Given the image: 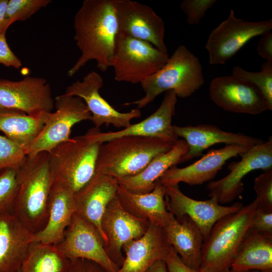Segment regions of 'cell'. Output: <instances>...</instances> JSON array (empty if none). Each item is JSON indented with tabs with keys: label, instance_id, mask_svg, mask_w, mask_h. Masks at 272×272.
I'll use <instances>...</instances> for the list:
<instances>
[{
	"label": "cell",
	"instance_id": "1",
	"mask_svg": "<svg viewBox=\"0 0 272 272\" xmlns=\"http://www.w3.org/2000/svg\"><path fill=\"white\" fill-rule=\"evenodd\" d=\"M74 39L81 55L68 71L73 76L90 60L102 72L112 66L118 33L115 0H85L75 14Z\"/></svg>",
	"mask_w": 272,
	"mask_h": 272
},
{
	"label": "cell",
	"instance_id": "2",
	"mask_svg": "<svg viewBox=\"0 0 272 272\" xmlns=\"http://www.w3.org/2000/svg\"><path fill=\"white\" fill-rule=\"evenodd\" d=\"M19 188L14 214L33 234L41 231L49 217L48 198L53 179L49 153L27 156L17 170Z\"/></svg>",
	"mask_w": 272,
	"mask_h": 272
},
{
	"label": "cell",
	"instance_id": "3",
	"mask_svg": "<svg viewBox=\"0 0 272 272\" xmlns=\"http://www.w3.org/2000/svg\"><path fill=\"white\" fill-rule=\"evenodd\" d=\"M175 143L139 136L114 139L102 144L95 171L116 180L135 175L155 157L169 151Z\"/></svg>",
	"mask_w": 272,
	"mask_h": 272
},
{
	"label": "cell",
	"instance_id": "4",
	"mask_svg": "<svg viewBox=\"0 0 272 272\" xmlns=\"http://www.w3.org/2000/svg\"><path fill=\"white\" fill-rule=\"evenodd\" d=\"M204 83L202 68L198 58L186 46L181 45L160 70L141 82L145 96L124 105L137 104V108L140 109L162 93L170 90L173 91L177 97L187 98Z\"/></svg>",
	"mask_w": 272,
	"mask_h": 272
},
{
	"label": "cell",
	"instance_id": "5",
	"mask_svg": "<svg viewBox=\"0 0 272 272\" xmlns=\"http://www.w3.org/2000/svg\"><path fill=\"white\" fill-rule=\"evenodd\" d=\"M257 208L254 199L214 225L201 249L198 272H228L240 245L250 228Z\"/></svg>",
	"mask_w": 272,
	"mask_h": 272
},
{
	"label": "cell",
	"instance_id": "6",
	"mask_svg": "<svg viewBox=\"0 0 272 272\" xmlns=\"http://www.w3.org/2000/svg\"><path fill=\"white\" fill-rule=\"evenodd\" d=\"M102 143L91 141L85 134L70 138L49 153L53 181L62 184L75 194L93 177Z\"/></svg>",
	"mask_w": 272,
	"mask_h": 272
},
{
	"label": "cell",
	"instance_id": "7",
	"mask_svg": "<svg viewBox=\"0 0 272 272\" xmlns=\"http://www.w3.org/2000/svg\"><path fill=\"white\" fill-rule=\"evenodd\" d=\"M169 56L146 41L117 33L112 64L114 79L137 84L160 70Z\"/></svg>",
	"mask_w": 272,
	"mask_h": 272
},
{
	"label": "cell",
	"instance_id": "8",
	"mask_svg": "<svg viewBox=\"0 0 272 272\" xmlns=\"http://www.w3.org/2000/svg\"><path fill=\"white\" fill-rule=\"evenodd\" d=\"M54 112L46 114L44 126L26 151L33 157L43 152L49 153L60 144L70 139L71 129L82 121L91 120L92 115L84 101L77 96L65 94L54 99Z\"/></svg>",
	"mask_w": 272,
	"mask_h": 272
},
{
	"label": "cell",
	"instance_id": "9",
	"mask_svg": "<svg viewBox=\"0 0 272 272\" xmlns=\"http://www.w3.org/2000/svg\"><path fill=\"white\" fill-rule=\"evenodd\" d=\"M272 29V20L250 22L235 17L231 10L228 18L213 29L207 40L211 64H222L231 59L251 39Z\"/></svg>",
	"mask_w": 272,
	"mask_h": 272
},
{
	"label": "cell",
	"instance_id": "10",
	"mask_svg": "<svg viewBox=\"0 0 272 272\" xmlns=\"http://www.w3.org/2000/svg\"><path fill=\"white\" fill-rule=\"evenodd\" d=\"M0 107L19 110L44 119L54 107V99L45 78L27 76L19 81L0 78Z\"/></svg>",
	"mask_w": 272,
	"mask_h": 272
},
{
	"label": "cell",
	"instance_id": "11",
	"mask_svg": "<svg viewBox=\"0 0 272 272\" xmlns=\"http://www.w3.org/2000/svg\"><path fill=\"white\" fill-rule=\"evenodd\" d=\"M238 162L230 163L227 168L229 173L223 178L211 181L207 188L209 196L217 199L224 205L233 201L243 191V178L255 170L263 171L272 169V138L256 145L241 154Z\"/></svg>",
	"mask_w": 272,
	"mask_h": 272
},
{
	"label": "cell",
	"instance_id": "12",
	"mask_svg": "<svg viewBox=\"0 0 272 272\" xmlns=\"http://www.w3.org/2000/svg\"><path fill=\"white\" fill-rule=\"evenodd\" d=\"M55 245L70 260L79 258L91 260L108 272H116L119 268L107 254L104 241L97 229L76 213L62 239Z\"/></svg>",
	"mask_w": 272,
	"mask_h": 272
},
{
	"label": "cell",
	"instance_id": "13",
	"mask_svg": "<svg viewBox=\"0 0 272 272\" xmlns=\"http://www.w3.org/2000/svg\"><path fill=\"white\" fill-rule=\"evenodd\" d=\"M118 33L150 43L167 53L165 25L149 6L131 0H115Z\"/></svg>",
	"mask_w": 272,
	"mask_h": 272
},
{
	"label": "cell",
	"instance_id": "14",
	"mask_svg": "<svg viewBox=\"0 0 272 272\" xmlns=\"http://www.w3.org/2000/svg\"><path fill=\"white\" fill-rule=\"evenodd\" d=\"M150 224L148 220L135 217L125 210L117 195L109 202L101 220L102 229L107 238L104 248L110 259L119 267L124 259L123 246L141 237Z\"/></svg>",
	"mask_w": 272,
	"mask_h": 272
},
{
	"label": "cell",
	"instance_id": "15",
	"mask_svg": "<svg viewBox=\"0 0 272 272\" xmlns=\"http://www.w3.org/2000/svg\"><path fill=\"white\" fill-rule=\"evenodd\" d=\"M104 84L102 77L92 71L82 80H77L66 88L64 94L81 98L90 112L91 121L95 127L100 128L103 124H111L123 128L129 126L131 119L141 116L140 109H133L127 112L116 110L100 95L99 91Z\"/></svg>",
	"mask_w": 272,
	"mask_h": 272
},
{
	"label": "cell",
	"instance_id": "16",
	"mask_svg": "<svg viewBox=\"0 0 272 272\" xmlns=\"http://www.w3.org/2000/svg\"><path fill=\"white\" fill-rule=\"evenodd\" d=\"M209 95L217 106L228 112L258 115L272 110L256 87L233 75L213 79Z\"/></svg>",
	"mask_w": 272,
	"mask_h": 272
},
{
	"label": "cell",
	"instance_id": "17",
	"mask_svg": "<svg viewBox=\"0 0 272 272\" xmlns=\"http://www.w3.org/2000/svg\"><path fill=\"white\" fill-rule=\"evenodd\" d=\"M167 210L179 219L187 216L200 230L204 241L207 238L214 225L222 217L238 212L243 206L236 202L231 206L220 204L214 197L198 200L185 195L179 185L164 186Z\"/></svg>",
	"mask_w": 272,
	"mask_h": 272
},
{
	"label": "cell",
	"instance_id": "18",
	"mask_svg": "<svg viewBox=\"0 0 272 272\" xmlns=\"http://www.w3.org/2000/svg\"><path fill=\"white\" fill-rule=\"evenodd\" d=\"M177 97L173 91H168L158 109L140 122L114 132H103L100 128L94 127L86 134L91 141L102 144L125 136L159 138L176 142L178 138L174 132L172 119L175 114Z\"/></svg>",
	"mask_w": 272,
	"mask_h": 272
},
{
	"label": "cell",
	"instance_id": "19",
	"mask_svg": "<svg viewBox=\"0 0 272 272\" xmlns=\"http://www.w3.org/2000/svg\"><path fill=\"white\" fill-rule=\"evenodd\" d=\"M247 148L237 145H226L219 149H211L191 164L183 168L176 166L166 171L160 178L163 186L178 185H201L211 181L230 159L246 152Z\"/></svg>",
	"mask_w": 272,
	"mask_h": 272
},
{
	"label": "cell",
	"instance_id": "20",
	"mask_svg": "<svg viewBox=\"0 0 272 272\" xmlns=\"http://www.w3.org/2000/svg\"><path fill=\"white\" fill-rule=\"evenodd\" d=\"M118 185L116 179L95 171L91 179L74 194L76 213L97 229L104 245L107 238L101 220L108 204L117 195Z\"/></svg>",
	"mask_w": 272,
	"mask_h": 272
},
{
	"label": "cell",
	"instance_id": "21",
	"mask_svg": "<svg viewBox=\"0 0 272 272\" xmlns=\"http://www.w3.org/2000/svg\"><path fill=\"white\" fill-rule=\"evenodd\" d=\"M173 247L163 228L150 224L140 238L123 246V262L116 272H146L154 263L165 261Z\"/></svg>",
	"mask_w": 272,
	"mask_h": 272
},
{
	"label": "cell",
	"instance_id": "22",
	"mask_svg": "<svg viewBox=\"0 0 272 272\" xmlns=\"http://www.w3.org/2000/svg\"><path fill=\"white\" fill-rule=\"evenodd\" d=\"M173 130L176 135L182 138L188 146V151L182 156L180 163L201 155L205 150L216 144L237 145L250 149L264 142L242 133L225 131L211 124L173 125Z\"/></svg>",
	"mask_w": 272,
	"mask_h": 272
},
{
	"label": "cell",
	"instance_id": "23",
	"mask_svg": "<svg viewBox=\"0 0 272 272\" xmlns=\"http://www.w3.org/2000/svg\"><path fill=\"white\" fill-rule=\"evenodd\" d=\"M33 237L14 214L0 216V272H17L21 268Z\"/></svg>",
	"mask_w": 272,
	"mask_h": 272
},
{
	"label": "cell",
	"instance_id": "24",
	"mask_svg": "<svg viewBox=\"0 0 272 272\" xmlns=\"http://www.w3.org/2000/svg\"><path fill=\"white\" fill-rule=\"evenodd\" d=\"M49 217L45 227L33 234V242L56 245L76 213L74 193L66 186L53 181L48 198Z\"/></svg>",
	"mask_w": 272,
	"mask_h": 272
},
{
	"label": "cell",
	"instance_id": "25",
	"mask_svg": "<svg viewBox=\"0 0 272 272\" xmlns=\"http://www.w3.org/2000/svg\"><path fill=\"white\" fill-rule=\"evenodd\" d=\"M163 229L169 242L182 262L198 271L204 238L194 222L187 216L177 219L171 213L168 222Z\"/></svg>",
	"mask_w": 272,
	"mask_h": 272
},
{
	"label": "cell",
	"instance_id": "26",
	"mask_svg": "<svg viewBox=\"0 0 272 272\" xmlns=\"http://www.w3.org/2000/svg\"><path fill=\"white\" fill-rule=\"evenodd\" d=\"M165 195L164 187L159 179L149 193L131 192L119 184L117 191L121 205L129 213L162 228L166 225L171 215L167 208Z\"/></svg>",
	"mask_w": 272,
	"mask_h": 272
},
{
	"label": "cell",
	"instance_id": "27",
	"mask_svg": "<svg viewBox=\"0 0 272 272\" xmlns=\"http://www.w3.org/2000/svg\"><path fill=\"white\" fill-rule=\"evenodd\" d=\"M187 151L186 142L178 139L169 151L155 157L141 172L117 181L120 185L130 192L149 193L153 190L156 182L166 171L180 163L182 156Z\"/></svg>",
	"mask_w": 272,
	"mask_h": 272
},
{
	"label": "cell",
	"instance_id": "28",
	"mask_svg": "<svg viewBox=\"0 0 272 272\" xmlns=\"http://www.w3.org/2000/svg\"><path fill=\"white\" fill-rule=\"evenodd\" d=\"M272 269V237L249 228L230 269L231 272Z\"/></svg>",
	"mask_w": 272,
	"mask_h": 272
},
{
	"label": "cell",
	"instance_id": "29",
	"mask_svg": "<svg viewBox=\"0 0 272 272\" xmlns=\"http://www.w3.org/2000/svg\"><path fill=\"white\" fill-rule=\"evenodd\" d=\"M44 126V120L16 109L0 107V131L25 152Z\"/></svg>",
	"mask_w": 272,
	"mask_h": 272
},
{
	"label": "cell",
	"instance_id": "30",
	"mask_svg": "<svg viewBox=\"0 0 272 272\" xmlns=\"http://www.w3.org/2000/svg\"><path fill=\"white\" fill-rule=\"evenodd\" d=\"M69 260L55 245L33 242L24 260L21 272H68Z\"/></svg>",
	"mask_w": 272,
	"mask_h": 272
},
{
	"label": "cell",
	"instance_id": "31",
	"mask_svg": "<svg viewBox=\"0 0 272 272\" xmlns=\"http://www.w3.org/2000/svg\"><path fill=\"white\" fill-rule=\"evenodd\" d=\"M232 75L256 87L272 108V61L266 60L257 72L246 71L240 66H234Z\"/></svg>",
	"mask_w": 272,
	"mask_h": 272
},
{
	"label": "cell",
	"instance_id": "32",
	"mask_svg": "<svg viewBox=\"0 0 272 272\" xmlns=\"http://www.w3.org/2000/svg\"><path fill=\"white\" fill-rule=\"evenodd\" d=\"M51 2L50 0H9L6 11V28L8 29L16 21L29 19Z\"/></svg>",
	"mask_w": 272,
	"mask_h": 272
},
{
	"label": "cell",
	"instance_id": "33",
	"mask_svg": "<svg viewBox=\"0 0 272 272\" xmlns=\"http://www.w3.org/2000/svg\"><path fill=\"white\" fill-rule=\"evenodd\" d=\"M18 188L16 170L9 168L0 173V216L14 214Z\"/></svg>",
	"mask_w": 272,
	"mask_h": 272
},
{
	"label": "cell",
	"instance_id": "34",
	"mask_svg": "<svg viewBox=\"0 0 272 272\" xmlns=\"http://www.w3.org/2000/svg\"><path fill=\"white\" fill-rule=\"evenodd\" d=\"M26 157L22 148L5 135L0 134V173L9 168L17 171Z\"/></svg>",
	"mask_w": 272,
	"mask_h": 272
},
{
	"label": "cell",
	"instance_id": "35",
	"mask_svg": "<svg viewBox=\"0 0 272 272\" xmlns=\"http://www.w3.org/2000/svg\"><path fill=\"white\" fill-rule=\"evenodd\" d=\"M253 188L257 208L272 212V169L263 171L255 178Z\"/></svg>",
	"mask_w": 272,
	"mask_h": 272
},
{
	"label": "cell",
	"instance_id": "36",
	"mask_svg": "<svg viewBox=\"0 0 272 272\" xmlns=\"http://www.w3.org/2000/svg\"><path fill=\"white\" fill-rule=\"evenodd\" d=\"M217 2V0H184L181 3L180 8L187 16L188 24L197 25L204 17L207 10Z\"/></svg>",
	"mask_w": 272,
	"mask_h": 272
},
{
	"label": "cell",
	"instance_id": "37",
	"mask_svg": "<svg viewBox=\"0 0 272 272\" xmlns=\"http://www.w3.org/2000/svg\"><path fill=\"white\" fill-rule=\"evenodd\" d=\"M250 228L265 236L272 237V212H266L256 208Z\"/></svg>",
	"mask_w": 272,
	"mask_h": 272
},
{
	"label": "cell",
	"instance_id": "38",
	"mask_svg": "<svg viewBox=\"0 0 272 272\" xmlns=\"http://www.w3.org/2000/svg\"><path fill=\"white\" fill-rule=\"evenodd\" d=\"M5 33L0 34V64L16 69L22 67L21 60L9 47Z\"/></svg>",
	"mask_w": 272,
	"mask_h": 272
},
{
	"label": "cell",
	"instance_id": "39",
	"mask_svg": "<svg viewBox=\"0 0 272 272\" xmlns=\"http://www.w3.org/2000/svg\"><path fill=\"white\" fill-rule=\"evenodd\" d=\"M68 272H108L98 263L87 259L79 258L71 260Z\"/></svg>",
	"mask_w": 272,
	"mask_h": 272
},
{
	"label": "cell",
	"instance_id": "40",
	"mask_svg": "<svg viewBox=\"0 0 272 272\" xmlns=\"http://www.w3.org/2000/svg\"><path fill=\"white\" fill-rule=\"evenodd\" d=\"M165 262L168 272H198L186 266L173 248Z\"/></svg>",
	"mask_w": 272,
	"mask_h": 272
},
{
	"label": "cell",
	"instance_id": "41",
	"mask_svg": "<svg viewBox=\"0 0 272 272\" xmlns=\"http://www.w3.org/2000/svg\"><path fill=\"white\" fill-rule=\"evenodd\" d=\"M257 51L259 55L266 60L272 61V33L262 35L259 39Z\"/></svg>",
	"mask_w": 272,
	"mask_h": 272
},
{
	"label": "cell",
	"instance_id": "42",
	"mask_svg": "<svg viewBox=\"0 0 272 272\" xmlns=\"http://www.w3.org/2000/svg\"><path fill=\"white\" fill-rule=\"evenodd\" d=\"M9 0H0V34H6V11Z\"/></svg>",
	"mask_w": 272,
	"mask_h": 272
},
{
	"label": "cell",
	"instance_id": "43",
	"mask_svg": "<svg viewBox=\"0 0 272 272\" xmlns=\"http://www.w3.org/2000/svg\"><path fill=\"white\" fill-rule=\"evenodd\" d=\"M146 272H168L166 263L159 260L154 263Z\"/></svg>",
	"mask_w": 272,
	"mask_h": 272
},
{
	"label": "cell",
	"instance_id": "44",
	"mask_svg": "<svg viewBox=\"0 0 272 272\" xmlns=\"http://www.w3.org/2000/svg\"><path fill=\"white\" fill-rule=\"evenodd\" d=\"M250 272H272V269H262V270L255 269V270H250Z\"/></svg>",
	"mask_w": 272,
	"mask_h": 272
},
{
	"label": "cell",
	"instance_id": "45",
	"mask_svg": "<svg viewBox=\"0 0 272 272\" xmlns=\"http://www.w3.org/2000/svg\"><path fill=\"white\" fill-rule=\"evenodd\" d=\"M17 272H21V268Z\"/></svg>",
	"mask_w": 272,
	"mask_h": 272
},
{
	"label": "cell",
	"instance_id": "46",
	"mask_svg": "<svg viewBox=\"0 0 272 272\" xmlns=\"http://www.w3.org/2000/svg\"><path fill=\"white\" fill-rule=\"evenodd\" d=\"M228 272H231V271H230L229 270ZM244 272H250V271H244Z\"/></svg>",
	"mask_w": 272,
	"mask_h": 272
}]
</instances>
